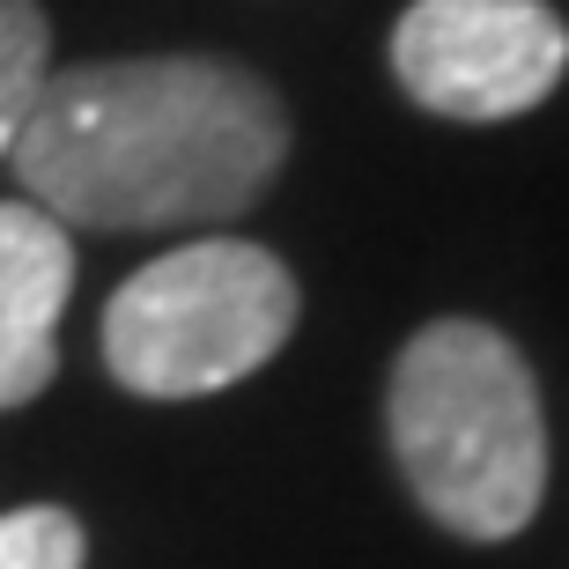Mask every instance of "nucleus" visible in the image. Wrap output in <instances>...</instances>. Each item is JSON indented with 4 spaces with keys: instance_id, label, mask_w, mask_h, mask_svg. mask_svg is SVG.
Instances as JSON below:
<instances>
[{
    "instance_id": "1",
    "label": "nucleus",
    "mask_w": 569,
    "mask_h": 569,
    "mask_svg": "<svg viewBox=\"0 0 569 569\" xmlns=\"http://www.w3.org/2000/svg\"><path fill=\"white\" fill-rule=\"evenodd\" d=\"M289 156V111L259 74L200 52L44 74L16 178L60 230H186L244 214Z\"/></svg>"
},
{
    "instance_id": "2",
    "label": "nucleus",
    "mask_w": 569,
    "mask_h": 569,
    "mask_svg": "<svg viewBox=\"0 0 569 569\" xmlns=\"http://www.w3.org/2000/svg\"><path fill=\"white\" fill-rule=\"evenodd\" d=\"M392 459L415 503L466 540H510L548 488V422L526 356L481 318H437L392 362Z\"/></svg>"
},
{
    "instance_id": "3",
    "label": "nucleus",
    "mask_w": 569,
    "mask_h": 569,
    "mask_svg": "<svg viewBox=\"0 0 569 569\" xmlns=\"http://www.w3.org/2000/svg\"><path fill=\"white\" fill-rule=\"evenodd\" d=\"M296 333V274L267 244L192 237L104 303V370L141 400H200L252 378Z\"/></svg>"
},
{
    "instance_id": "4",
    "label": "nucleus",
    "mask_w": 569,
    "mask_h": 569,
    "mask_svg": "<svg viewBox=\"0 0 569 569\" xmlns=\"http://www.w3.org/2000/svg\"><path fill=\"white\" fill-rule=\"evenodd\" d=\"M569 22L548 0H415L392 30V74L437 119H518L555 97Z\"/></svg>"
},
{
    "instance_id": "5",
    "label": "nucleus",
    "mask_w": 569,
    "mask_h": 569,
    "mask_svg": "<svg viewBox=\"0 0 569 569\" xmlns=\"http://www.w3.org/2000/svg\"><path fill=\"white\" fill-rule=\"evenodd\" d=\"M74 237L38 200H0V407H30L60 370Z\"/></svg>"
},
{
    "instance_id": "6",
    "label": "nucleus",
    "mask_w": 569,
    "mask_h": 569,
    "mask_svg": "<svg viewBox=\"0 0 569 569\" xmlns=\"http://www.w3.org/2000/svg\"><path fill=\"white\" fill-rule=\"evenodd\" d=\"M52 74V30L38 0H0V163L16 156V133Z\"/></svg>"
},
{
    "instance_id": "7",
    "label": "nucleus",
    "mask_w": 569,
    "mask_h": 569,
    "mask_svg": "<svg viewBox=\"0 0 569 569\" xmlns=\"http://www.w3.org/2000/svg\"><path fill=\"white\" fill-rule=\"evenodd\" d=\"M89 540L74 526V510L60 503H30L0 518V569H82Z\"/></svg>"
}]
</instances>
